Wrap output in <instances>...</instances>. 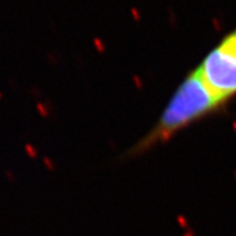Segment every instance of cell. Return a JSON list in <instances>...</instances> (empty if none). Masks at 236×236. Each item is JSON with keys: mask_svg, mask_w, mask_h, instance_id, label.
Returning a JSON list of instances; mask_svg holds the SVG:
<instances>
[{"mask_svg": "<svg viewBox=\"0 0 236 236\" xmlns=\"http://www.w3.org/2000/svg\"><path fill=\"white\" fill-rule=\"evenodd\" d=\"M226 105L206 84L198 70L190 71L178 85L153 127L128 148L120 160H131L165 143L185 128Z\"/></svg>", "mask_w": 236, "mask_h": 236, "instance_id": "6da1fadb", "label": "cell"}, {"mask_svg": "<svg viewBox=\"0 0 236 236\" xmlns=\"http://www.w3.org/2000/svg\"><path fill=\"white\" fill-rule=\"evenodd\" d=\"M197 70L223 102L227 103L236 95V27L211 49Z\"/></svg>", "mask_w": 236, "mask_h": 236, "instance_id": "7a4b0ae2", "label": "cell"}]
</instances>
